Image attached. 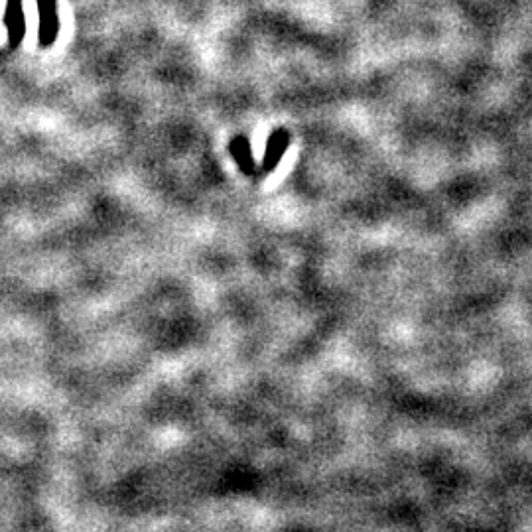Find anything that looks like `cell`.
<instances>
[{"mask_svg":"<svg viewBox=\"0 0 532 532\" xmlns=\"http://www.w3.org/2000/svg\"><path fill=\"white\" fill-rule=\"evenodd\" d=\"M231 152L239 164V168L245 172V174H255L253 170V158H251V146L249 142L245 140V136H237L233 142H231Z\"/></svg>","mask_w":532,"mask_h":532,"instance_id":"cell-2","label":"cell"},{"mask_svg":"<svg viewBox=\"0 0 532 532\" xmlns=\"http://www.w3.org/2000/svg\"><path fill=\"white\" fill-rule=\"evenodd\" d=\"M290 142V134L286 131H276L268 138V146H266L265 158H263V172L270 174L276 170L278 162L282 160L286 148Z\"/></svg>","mask_w":532,"mask_h":532,"instance_id":"cell-1","label":"cell"}]
</instances>
